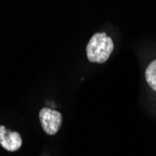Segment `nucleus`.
I'll use <instances>...</instances> for the list:
<instances>
[{
	"mask_svg": "<svg viewBox=\"0 0 156 156\" xmlns=\"http://www.w3.org/2000/svg\"><path fill=\"white\" fill-rule=\"evenodd\" d=\"M23 144L20 133L10 131L4 125H0V145L8 151H16Z\"/></svg>",
	"mask_w": 156,
	"mask_h": 156,
	"instance_id": "3",
	"label": "nucleus"
},
{
	"mask_svg": "<svg viewBox=\"0 0 156 156\" xmlns=\"http://www.w3.org/2000/svg\"><path fill=\"white\" fill-rule=\"evenodd\" d=\"M114 44L106 33H95L86 46L87 58L92 63H105L111 54Z\"/></svg>",
	"mask_w": 156,
	"mask_h": 156,
	"instance_id": "1",
	"label": "nucleus"
},
{
	"mask_svg": "<svg viewBox=\"0 0 156 156\" xmlns=\"http://www.w3.org/2000/svg\"><path fill=\"white\" fill-rule=\"evenodd\" d=\"M145 78L150 87L156 92V60L152 61L147 67Z\"/></svg>",
	"mask_w": 156,
	"mask_h": 156,
	"instance_id": "4",
	"label": "nucleus"
},
{
	"mask_svg": "<svg viewBox=\"0 0 156 156\" xmlns=\"http://www.w3.org/2000/svg\"><path fill=\"white\" fill-rule=\"evenodd\" d=\"M39 121L44 132L52 136L59 131L63 122V116L57 110L42 108L39 111Z\"/></svg>",
	"mask_w": 156,
	"mask_h": 156,
	"instance_id": "2",
	"label": "nucleus"
}]
</instances>
